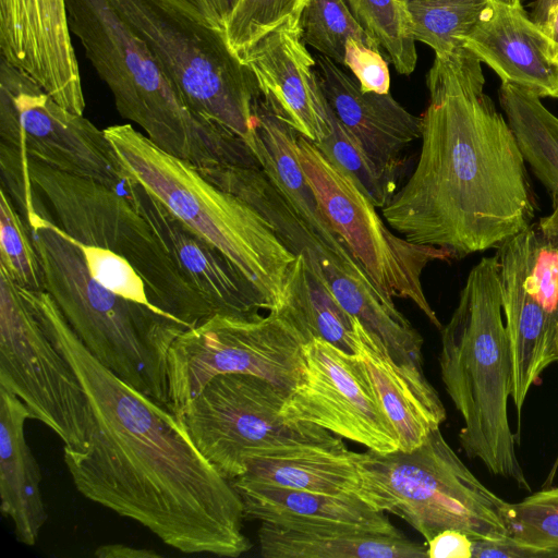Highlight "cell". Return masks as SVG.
<instances>
[{
	"label": "cell",
	"mask_w": 558,
	"mask_h": 558,
	"mask_svg": "<svg viewBox=\"0 0 558 558\" xmlns=\"http://www.w3.org/2000/svg\"><path fill=\"white\" fill-rule=\"evenodd\" d=\"M307 258L342 307L383 341L395 361L423 368V337L361 265L335 254Z\"/></svg>",
	"instance_id": "27"
},
{
	"label": "cell",
	"mask_w": 558,
	"mask_h": 558,
	"mask_svg": "<svg viewBox=\"0 0 558 558\" xmlns=\"http://www.w3.org/2000/svg\"><path fill=\"white\" fill-rule=\"evenodd\" d=\"M0 143L58 170L128 192L129 177L104 130L61 106L2 57Z\"/></svg>",
	"instance_id": "13"
},
{
	"label": "cell",
	"mask_w": 558,
	"mask_h": 558,
	"mask_svg": "<svg viewBox=\"0 0 558 558\" xmlns=\"http://www.w3.org/2000/svg\"><path fill=\"white\" fill-rule=\"evenodd\" d=\"M545 557L543 554L524 547L511 537L502 539H472V558H518Z\"/></svg>",
	"instance_id": "40"
},
{
	"label": "cell",
	"mask_w": 558,
	"mask_h": 558,
	"mask_svg": "<svg viewBox=\"0 0 558 558\" xmlns=\"http://www.w3.org/2000/svg\"><path fill=\"white\" fill-rule=\"evenodd\" d=\"M487 0H407L415 41L429 46L435 56L463 47Z\"/></svg>",
	"instance_id": "31"
},
{
	"label": "cell",
	"mask_w": 558,
	"mask_h": 558,
	"mask_svg": "<svg viewBox=\"0 0 558 558\" xmlns=\"http://www.w3.org/2000/svg\"><path fill=\"white\" fill-rule=\"evenodd\" d=\"M21 293L84 389V447L63 448L78 493L181 553L235 558L248 551L239 494L195 448L178 415L102 365L46 291Z\"/></svg>",
	"instance_id": "1"
},
{
	"label": "cell",
	"mask_w": 558,
	"mask_h": 558,
	"mask_svg": "<svg viewBox=\"0 0 558 558\" xmlns=\"http://www.w3.org/2000/svg\"><path fill=\"white\" fill-rule=\"evenodd\" d=\"M329 111L331 131L314 144L332 165L353 180L376 208H383L396 193L397 183L385 177L374 166L338 121L330 107Z\"/></svg>",
	"instance_id": "36"
},
{
	"label": "cell",
	"mask_w": 558,
	"mask_h": 558,
	"mask_svg": "<svg viewBox=\"0 0 558 558\" xmlns=\"http://www.w3.org/2000/svg\"><path fill=\"white\" fill-rule=\"evenodd\" d=\"M27 168L51 220L75 242L130 262L147 282L160 312L187 328L214 316L126 194L28 156Z\"/></svg>",
	"instance_id": "8"
},
{
	"label": "cell",
	"mask_w": 558,
	"mask_h": 558,
	"mask_svg": "<svg viewBox=\"0 0 558 558\" xmlns=\"http://www.w3.org/2000/svg\"><path fill=\"white\" fill-rule=\"evenodd\" d=\"M481 63L465 48L435 56L418 160L381 208L402 238L453 258L498 248L526 229L536 210L515 137L483 92Z\"/></svg>",
	"instance_id": "2"
},
{
	"label": "cell",
	"mask_w": 558,
	"mask_h": 558,
	"mask_svg": "<svg viewBox=\"0 0 558 558\" xmlns=\"http://www.w3.org/2000/svg\"><path fill=\"white\" fill-rule=\"evenodd\" d=\"M426 544L428 558H472V539L457 530H445Z\"/></svg>",
	"instance_id": "39"
},
{
	"label": "cell",
	"mask_w": 558,
	"mask_h": 558,
	"mask_svg": "<svg viewBox=\"0 0 558 558\" xmlns=\"http://www.w3.org/2000/svg\"><path fill=\"white\" fill-rule=\"evenodd\" d=\"M177 1L181 5H183L187 11H190L192 14L209 22L211 25H214L218 28H221L218 25V23L216 22V20L214 19V16L206 3V0H177Z\"/></svg>",
	"instance_id": "44"
},
{
	"label": "cell",
	"mask_w": 558,
	"mask_h": 558,
	"mask_svg": "<svg viewBox=\"0 0 558 558\" xmlns=\"http://www.w3.org/2000/svg\"><path fill=\"white\" fill-rule=\"evenodd\" d=\"M238 1L239 0H206L214 19L222 29Z\"/></svg>",
	"instance_id": "42"
},
{
	"label": "cell",
	"mask_w": 558,
	"mask_h": 558,
	"mask_svg": "<svg viewBox=\"0 0 558 558\" xmlns=\"http://www.w3.org/2000/svg\"><path fill=\"white\" fill-rule=\"evenodd\" d=\"M0 387L15 395L29 417L52 429L64 447H84L87 401L82 384L16 284L2 272Z\"/></svg>",
	"instance_id": "12"
},
{
	"label": "cell",
	"mask_w": 558,
	"mask_h": 558,
	"mask_svg": "<svg viewBox=\"0 0 558 558\" xmlns=\"http://www.w3.org/2000/svg\"><path fill=\"white\" fill-rule=\"evenodd\" d=\"M314 59L319 86L336 118L374 166L397 183L402 151L421 138V118L390 93L363 92L357 81L329 58L318 53Z\"/></svg>",
	"instance_id": "18"
},
{
	"label": "cell",
	"mask_w": 558,
	"mask_h": 558,
	"mask_svg": "<svg viewBox=\"0 0 558 558\" xmlns=\"http://www.w3.org/2000/svg\"><path fill=\"white\" fill-rule=\"evenodd\" d=\"M510 537L545 557H558V486L533 493L510 504Z\"/></svg>",
	"instance_id": "37"
},
{
	"label": "cell",
	"mask_w": 558,
	"mask_h": 558,
	"mask_svg": "<svg viewBox=\"0 0 558 558\" xmlns=\"http://www.w3.org/2000/svg\"><path fill=\"white\" fill-rule=\"evenodd\" d=\"M126 195L214 315H253L262 310L269 312L267 300L243 271L141 183L129 178Z\"/></svg>",
	"instance_id": "17"
},
{
	"label": "cell",
	"mask_w": 558,
	"mask_h": 558,
	"mask_svg": "<svg viewBox=\"0 0 558 558\" xmlns=\"http://www.w3.org/2000/svg\"><path fill=\"white\" fill-rule=\"evenodd\" d=\"M242 60L262 94L298 134L317 143L330 133L329 106L299 25L287 23L270 32Z\"/></svg>",
	"instance_id": "19"
},
{
	"label": "cell",
	"mask_w": 558,
	"mask_h": 558,
	"mask_svg": "<svg viewBox=\"0 0 558 558\" xmlns=\"http://www.w3.org/2000/svg\"><path fill=\"white\" fill-rule=\"evenodd\" d=\"M352 14L401 75L414 72L415 39L407 0H344Z\"/></svg>",
	"instance_id": "32"
},
{
	"label": "cell",
	"mask_w": 558,
	"mask_h": 558,
	"mask_svg": "<svg viewBox=\"0 0 558 558\" xmlns=\"http://www.w3.org/2000/svg\"><path fill=\"white\" fill-rule=\"evenodd\" d=\"M244 466L236 478L254 483L355 497L360 488L357 452L323 427L253 448L245 454Z\"/></svg>",
	"instance_id": "21"
},
{
	"label": "cell",
	"mask_w": 558,
	"mask_h": 558,
	"mask_svg": "<svg viewBox=\"0 0 558 558\" xmlns=\"http://www.w3.org/2000/svg\"><path fill=\"white\" fill-rule=\"evenodd\" d=\"M109 2L146 43L187 106L248 145L262 92L252 69L229 48L223 31L177 0Z\"/></svg>",
	"instance_id": "9"
},
{
	"label": "cell",
	"mask_w": 558,
	"mask_h": 558,
	"mask_svg": "<svg viewBox=\"0 0 558 558\" xmlns=\"http://www.w3.org/2000/svg\"><path fill=\"white\" fill-rule=\"evenodd\" d=\"M298 383L279 415L307 422L378 452L399 450L397 433L386 415L356 353L315 338L302 347Z\"/></svg>",
	"instance_id": "15"
},
{
	"label": "cell",
	"mask_w": 558,
	"mask_h": 558,
	"mask_svg": "<svg viewBox=\"0 0 558 558\" xmlns=\"http://www.w3.org/2000/svg\"><path fill=\"white\" fill-rule=\"evenodd\" d=\"M302 39L319 54L344 65L345 44L354 38L381 51L379 45L356 21L344 0H307L300 19Z\"/></svg>",
	"instance_id": "33"
},
{
	"label": "cell",
	"mask_w": 558,
	"mask_h": 558,
	"mask_svg": "<svg viewBox=\"0 0 558 558\" xmlns=\"http://www.w3.org/2000/svg\"><path fill=\"white\" fill-rule=\"evenodd\" d=\"M495 255L500 265L502 313L512 359L511 399L520 414L531 387L558 361V314L537 302L507 258Z\"/></svg>",
	"instance_id": "26"
},
{
	"label": "cell",
	"mask_w": 558,
	"mask_h": 558,
	"mask_svg": "<svg viewBox=\"0 0 558 558\" xmlns=\"http://www.w3.org/2000/svg\"><path fill=\"white\" fill-rule=\"evenodd\" d=\"M43 205L37 196L36 208L22 218L39 257L45 291L102 365L169 408L168 354L187 327L94 280L78 246L46 215Z\"/></svg>",
	"instance_id": "5"
},
{
	"label": "cell",
	"mask_w": 558,
	"mask_h": 558,
	"mask_svg": "<svg viewBox=\"0 0 558 558\" xmlns=\"http://www.w3.org/2000/svg\"><path fill=\"white\" fill-rule=\"evenodd\" d=\"M557 4L558 0H536L531 19L534 23L542 27Z\"/></svg>",
	"instance_id": "45"
},
{
	"label": "cell",
	"mask_w": 558,
	"mask_h": 558,
	"mask_svg": "<svg viewBox=\"0 0 558 558\" xmlns=\"http://www.w3.org/2000/svg\"><path fill=\"white\" fill-rule=\"evenodd\" d=\"M274 312L295 328L304 343L320 338L348 353L355 352L359 319L342 307L303 253L290 265L281 305Z\"/></svg>",
	"instance_id": "29"
},
{
	"label": "cell",
	"mask_w": 558,
	"mask_h": 558,
	"mask_svg": "<svg viewBox=\"0 0 558 558\" xmlns=\"http://www.w3.org/2000/svg\"><path fill=\"white\" fill-rule=\"evenodd\" d=\"M303 340L279 313L217 314L184 330L168 354L169 409L179 414L216 375L264 378L287 395L302 371Z\"/></svg>",
	"instance_id": "10"
},
{
	"label": "cell",
	"mask_w": 558,
	"mask_h": 558,
	"mask_svg": "<svg viewBox=\"0 0 558 558\" xmlns=\"http://www.w3.org/2000/svg\"><path fill=\"white\" fill-rule=\"evenodd\" d=\"M98 558H156L161 555L153 549L132 547L125 544H105L96 548Z\"/></svg>",
	"instance_id": "41"
},
{
	"label": "cell",
	"mask_w": 558,
	"mask_h": 558,
	"mask_svg": "<svg viewBox=\"0 0 558 558\" xmlns=\"http://www.w3.org/2000/svg\"><path fill=\"white\" fill-rule=\"evenodd\" d=\"M498 98L523 159L551 196L558 199V118L525 88L501 83Z\"/></svg>",
	"instance_id": "30"
},
{
	"label": "cell",
	"mask_w": 558,
	"mask_h": 558,
	"mask_svg": "<svg viewBox=\"0 0 558 558\" xmlns=\"http://www.w3.org/2000/svg\"><path fill=\"white\" fill-rule=\"evenodd\" d=\"M440 335V376L463 421L458 436L461 448L493 475L530 490L509 424L512 359L496 255L482 258L471 269Z\"/></svg>",
	"instance_id": "4"
},
{
	"label": "cell",
	"mask_w": 558,
	"mask_h": 558,
	"mask_svg": "<svg viewBox=\"0 0 558 558\" xmlns=\"http://www.w3.org/2000/svg\"><path fill=\"white\" fill-rule=\"evenodd\" d=\"M0 272L19 288L45 291L43 269L29 229L8 191L0 189Z\"/></svg>",
	"instance_id": "34"
},
{
	"label": "cell",
	"mask_w": 558,
	"mask_h": 558,
	"mask_svg": "<svg viewBox=\"0 0 558 558\" xmlns=\"http://www.w3.org/2000/svg\"><path fill=\"white\" fill-rule=\"evenodd\" d=\"M463 47L501 80L542 97L558 98V62L543 29L521 1L487 0Z\"/></svg>",
	"instance_id": "20"
},
{
	"label": "cell",
	"mask_w": 558,
	"mask_h": 558,
	"mask_svg": "<svg viewBox=\"0 0 558 558\" xmlns=\"http://www.w3.org/2000/svg\"><path fill=\"white\" fill-rule=\"evenodd\" d=\"M70 31L111 92L119 114L160 149L198 168H259L239 136L195 113L146 43L109 0H66Z\"/></svg>",
	"instance_id": "3"
},
{
	"label": "cell",
	"mask_w": 558,
	"mask_h": 558,
	"mask_svg": "<svg viewBox=\"0 0 558 558\" xmlns=\"http://www.w3.org/2000/svg\"><path fill=\"white\" fill-rule=\"evenodd\" d=\"M265 558H425V545L400 535L365 531H293L262 523L258 533Z\"/></svg>",
	"instance_id": "28"
},
{
	"label": "cell",
	"mask_w": 558,
	"mask_h": 558,
	"mask_svg": "<svg viewBox=\"0 0 558 558\" xmlns=\"http://www.w3.org/2000/svg\"><path fill=\"white\" fill-rule=\"evenodd\" d=\"M344 65L352 71L363 92L389 93L390 73L381 52L350 37L345 44Z\"/></svg>",
	"instance_id": "38"
},
{
	"label": "cell",
	"mask_w": 558,
	"mask_h": 558,
	"mask_svg": "<svg viewBox=\"0 0 558 558\" xmlns=\"http://www.w3.org/2000/svg\"><path fill=\"white\" fill-rule=\"evenodd\" d=\"M244 517L278 527L303 531H365L402 534L385 512L351 495H328L234 478Z\"/></svg>",
	"instance_id": "22"
},
{
	"label": "cell",
	"mask_w": 558,
	"mask_h": 558,
	"mask_svg": "<svg viewBox=\"0 0 558 558\" xmlns=\"http://www.w3.org/2000/svg\"><path fill=\"white\" fill-rule=\"evenodd\" d=\"M287 393L251 374L214 376L178 415L201 454L230 482L245 472L253 448L301 437L320 426L279 415Z\"/></svg>",
	"instance_id": "14"
},
{
	"label": "cell",
	"mask_w": 558,
	"mask_h": 558,
	"mask_svg": "<svg viewBox=\"0 0 558 558\" xmlns=\"http://www.w3.org/2000/svg\"><path fill=\"white\" fill-rule=\"evenodd\" d=\"M541 28L549 41L553 58L558 62V4Z\"/></svg>",
	"instance_id": "43"
},
{
	"label": "cell",
	"mask_w": 558,
	"mask_h": 558,
	"mask_svg": "<svg viewBox=\"0 0 558 558\" xmlns=\"http://www.w3.org/2000/svg\"><path fill=\"white\" fill-rule=\"evenodd\" d=\"M357 497L401 518L426 543L445 530L460 531L471 539L510 537V504L469 470L440 428L411 451L357 452Z\"/></svg>",
	"instance_id": "7"
},
{
	"label": "cell",
	"mask_w": 558,
	"mask_h": 558,
	"mask_svg": "<svg viewBox=\"0 0 558 558\" xmlns=\"http://www.w3.org/2000/svg\"><path fill=\"white\" fill-rule=\"evenodd\" d=\"M27 418L25 404L0 387L1 511L12 521L16 539L33 546L48 514L40 490V469L25 437Z\"/></svg>",
	"instance_id": "25"
},
{
	"label": "cell",
	"mask_w": 558,
	"mask_h": 558,
	"mask_svg": "<svg viewBox=\"0 0 558 558\" xmlns=\"http://www.w3.org/2000/svg\"><path fill=\"white\" fill-rule=\"evenodd\" d=\"M557 466H558V457L556 459L554 468L551 469V476H550V478H553V475L555 474Z\"/></svg>",
	"instance_id": "46"
},
{
	"label": "cell",
	"mask_w": 558,
	"mask_h": 558,
	"mask_svg": "<svg viewBox=\"0 0 558 558\" xmlns=\"http://www.w3.org/2000/svg\"><path fill=\"white\" fill-rule=\"evenodd\" d=\"M295 148L332 228L374 286L391 300L413 302L440 330L442 325L425 296L421 277L429 263L448 260L452 255L392 233L371 199L313 142L298 134Z\"/></svg>",
	"instance_id": "11"
},
{
	"label": "cell",
	"mask_w": 558,
	"mask_h": 558,
	"mask_svg": "<svg viewBox=\"0 0 558 558\" xmlns=\"http://www.w3.org/2000/svg\"><path fill=\"white\" fill-rule=\"evenodd\" d=\"M294 129L277 112L263 94L254 107V123L248 143L259 168L312 231L338 256L360 263L332 228L301 166Z\"/></svg>",
	"instance_id": "24"
},
{
	"label": "cell",
	"mask_w": 558,
	"mask_h": 558,
	"mask_svg": "<svg viewBox=\"0 0 558 558\" xmlns=\"http://www.w3.org/2000/svg\"><path fill=\"white\" fill-rule=\"evenodd\" d=\"M0 57L61 106L83 114L86 102L66 0H0Z\"/></svg>",
	"instance_id": "16"
},
{
	"label": "cell",
	"mask_w": 558,
	"mask_h": 558,
	"mask_svg": "<svg viewBox=\"0 0 558 558\" xmlns=\"http://www.w3.org/2000/svg\"><path fill=\"white\" fill-rule=\"evenodd\" d=\"M361 359L379 402L399 440V450L411 451L446 421V409L423 368L399 363L383 341L360 320L354 331Z\"/></svg>",
	"instance_id": "23"
},
{
	"label": "cell",
	"mask_w": 558,
	"mask_h": 558,
	"mask_svg": "<svg viewBox=\"0 0 558 558\" xmlns=\"http://www.w3.org/2000/svg\"><path fill=\"white\" fill-rule=\"evenodd\" d=\"M500 1H505V2H517V1H521V0H500Z\"/></svg>",
	"instance_id": "47"
},
{
	"label": "cell",
	"mask_w": 558,
	"mask_h": 558,
	"mask_svg": "<svg viewBox=\"0 0 558 558\" xmlns=\"http://www.w3.org/2000/svg\"><path fill=\"white\" fill-rule=\"evenodd\" d=\"M126 174L223 252L277 311L295 258L251 205L209 181L195 165L155 145L131 124L104 130Z\"/></svg>",
	"instance_id": "6"
},
{
	"label": "cell",
	"mask_w": 558,
	"mask_h": 558,
	"mask_svg": "<svg viewBox=\"0 0 558 558\" xmlns=\"http://www.w3.org/2000/svg\"><path fill=\"white\" fill-rule=\"evenodd\" d=\"M307 0H239L223 25L229 48L241 60L266 35L289 23L299 25Z\"/></svg>",
	"instance_id": "35"
}]
</instances>
